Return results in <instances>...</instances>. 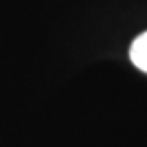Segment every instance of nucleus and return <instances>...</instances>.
<instances>
[{"instance_id": "nucleus-1", "label": "nucleus", "mask_w": 147, "mask_h": 147, "mask_svg": "<svg viewBox=\"0 0 147 147\" xmlns=\"http://www.w3.org/2000/svg\"><path fill=\"white\" fill-rule=\"evenodd\" d=\"M129 56H131L132 64H134L139 70L147 74V31L139 34V36L132 41Z\"/></svg>"}]
</instances>
